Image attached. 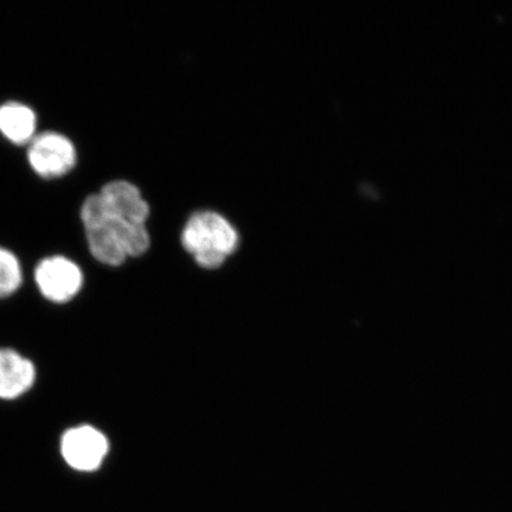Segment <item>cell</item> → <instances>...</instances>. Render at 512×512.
Here are the masks:
<instances>
[{
    "label": "cell",
    "instance_id": "obj_2",
    "mask_svg": "<svg viewBox=\"0 0 512 512\" xmlns=\"http://www.w3.org/2000/svg\"><path fill=\"white\" fill-rule=\"evenodd\" d=\"M35 280L44 298L63 304L78 296L83 285V274L74 261L64 256H50L37 265Z\"/></svg>",
    "mask_w": 512,
    "mask_h": 512
},
{
    "label": "cell",
    "instance_id": "obj_6",
    "mask_svg": "<svg viewBox=\"0 0 512 512\" xmlns=\"http://www.w3.org/2000/svg\"><path fill=\"white\" fill-rule=\"evenodd\" d=\"M36 123V114L28 106L19 102L0 106V132L14 144H30L36 137Z\"/></svg>",
    "mask_w": 512,
    "mask_h": 512
},
{
    "label": "cell",
    "instance_id": "obj_3",
    "mask_svg": "<svg viewBox=\"0 0 512 512\" xmlns=\"http://www.w3.org/2000/svg\"><path fill=\"white\" fill-rule=\"evenodd\" d=\"M108 451L110 443L106 435L93 426L73 427L62 435V457L76 471L98 470Z\"/></svg>",
    "mask_w": 512,
    "mask_h": 512
},
{
    "label": "cell",
    "instance_id": "obj_8",
    "mask_svg": "<svg viewBox=\"0 0 512 512\" xmlns=\"http://www.w3.org/2000/svg\"><path fill=\"white\" fill-rule=\"evenodd\" d=\"M23 283L22 266L14 253L0 247V299L10 297Z\"/></svg>",
    "mask_w": 512,
    "mask_h": 512
},
{
    "label": "cell",
    "instance_id": "obj_1",
    "mask_svg": "<svg viewBox=\"0 0 512 512\" xmlns=\"http://www.w3.org/2000/svg\"><path fill=\"white\" fill-rule=\"evenodd\" d=\"M28 159L32 170L43 178L67 175L76 164V150L63 134L43 132L31 140Z\"/></svg>",
    "mask_w": 512,
    "mask_h": 512
},
{
    "label": "cell",
    "instance_id": "obj_4",
    "mask_svg": "<svg viewBox=\"0 0 512 512\" xmlns=\"http://www.w3.org/2000/svg\"><path fill=\"white\" fill-rule=\"evenodd\" d=\"M99 194L112 215L145 226L150 207L136 185L127 181H113L107 183Z\"/></svg>",
    "mask_w": 512,
    "mask_h": 512
},
{
    "label": "cell",
    "instance_id": "obj_7",
    "mask_svg": "<svg viewBox=\"0 0 512 512\" xmlns=\"http://www.w3.org/2000/svg\"><path fill=\"white\" fill-rule=\"evenodd\" d=\"M195 217L206 233L209 249H216L226 256L236 251L239 243L238 232L223 216L214 211H201Z\"/></svg>",
    "mask_w": 512,
    "mask_h": 512
},
{
    "label": "cell",
    "instance_id": "obj_5",
    "mask_svg": "<svg viewBox=\"0 0 512 512\" xmlns=\"http://www.w3.org/2000/svg\"><path fill=\"white\" fill-rule=\"evenodd\" d=\"M35 381L34 363L16 350L0 348V399H18L29 392Z\"/></svg>",
    "mask_w": 512,
    "mask_h": 512
}]
</instances>
